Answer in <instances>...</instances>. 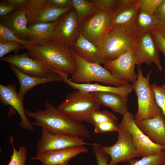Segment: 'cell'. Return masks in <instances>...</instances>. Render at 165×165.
<instances>
[{"label":"cell","mask_w":165,"mask_h":165,"mask_svg":"<svg viewBox=\"0 0 165 165\" xmlns=\"http://www.w3.org/2000/svg\"><path fill=\"white\" fill-rule=\"evenodd\" d=\"M163 0H137L140 9L153 15Z\"/></svg>","instance_id":"obj_34"},{"label":"cell","mask_w":165,"mask_h":165,"mask_svg":"<svg viewBox=\"0 0 165 165\" xmlns=\"http://www.w3.org/2000/svg\"><path fill=\"white\" fill-rule=\"evenodd\" d=\"M135 122L153 142L163 146L165 145V117L162 112L152 119Z\"/></svg>","instance_id":"obj_18"},{"label":"cell","mask_w":165,"mask_h":165,"mask_svg":"<svg viewBox=\"0 0 165 165\" xmlns=\"http://www.w3.org/2000/svg\"><path fill=\"white\" fill-rule=\"evenodd\" d=\"M9 142L13 148V152L11 156L10 161L7 165H26L27 150L26 147L20 145L18 150L15 148L14 144V138L10 136Z\"/></svg>","instance_id":"obj_28"},{"label":"cell","mask_w":165,"mask_h":165,"mask_svg":"<svg viewBox=\"0 0 165 165\" xmlns=\"http://www.w3.org/2000/svg\"><path fill=\"white\" fill-rule=\"evenodd\" d=\"M25 112L27 117L35 120L31 122L33 126L45 128L53 134L90 138L86 126L59 110L47 100L44 109L34 112L25 109Z\"/></svg>","instance_id":"obj_1"},{"label":"cell","mask_w":165,"mask_h":165,"mask_svg":"<svg viewBox=\"0 0 165 165\" xmlns=\"http://www.w3.org/2000/svg\"><path fill=\"white\" fill-rule=\"evenodd\" d=\"M6 4L18 8L24 7L27 4L28 0H3Z\"/></svg>","instance_id":"obj_42"},{"label":"cell","mask_w":165,"mask_h":165,"mask_svg":"<svg viewBox=\"0 0 165 165\" xmlns=\"http://www.w3.org/2000/svg\"><path fill=\"white\" fill-rule=\"evenodd\" d=\"M118 139L112 146L100 145L101 150L111 158L108 165H116L120 162H130L137 157L142 156L137 150L130 133L121 124L119 125Z\"/></svg>","instance_id":"obj_7"},{"label":"cell","mask_w":165,"mask_h":165,"mask_svg":"<svg viewBox=\"0 0 165 165\" xmlns=\"http://www.w3.org/2000/svg\"><path fill=\"white\" fill-rule=\"evenodd\" d=\"M23 45L17 42L0 41V58L11 52L14 51L16 53L23 49Z\"/></svg>","instance_id":"obj_35"},{"label":"cell","mask_w":165,"mask_h":165,"mask_svg":"<svg viewBox=\"0 0 165 165\" xmlns=\"http://www.w3.org/2000/svg\"><path fill=\"white\" fill-rule=\"evenodd\" d=\"M19 8L17 7L6 4L3 0L0 1V18L13 13L16 11Z\"/></svg>","instance_id":"obj_40"},{"label":"cell","mask_w":165,"mask_h":165,"mask_svg":"<svg viewBox=\"0 0 165 165\" xmlns=\"http://www.w3.org/2000/svg\"><path fill=\"white\" fill-rule=\"evenodd\" d=\"M0 101L4 105L11 107L19 115L21 121L19 126L23 129L31 132L34 130L31 122L26 116L24 107V98L20 97L16 91V85H0Z\"/></svg>","instance_id":"obj_16"},{"label":"cell","mask_w":165,"mask_h":165,"mask_svg":"<svg viewBox=\"0 0 165 165\" xmlns=\"http://www.w3.org/2000/svg\"><path fill=\"white\" fill-rule=\"evenodd\" d=\"M140 9L137 0L136 3L132 5L117 9L113 13L114 19L112 28H120L134 36L135 20Z\"/></svg>","instance_id":"obj_20"},{"label":"cell","mask_w":165,"mask_h":165,"mask_svg":"<svg viewBox=\"0 0 165 165\" xmlns=\"http://www.w3.org/2000/svg\"><path fill=\"white\" fill-rule=\"evenodd\" d=\"M138 77L132 85L137 96L138 111L134 117V120L139 121L152 119L162 112L156 104L154 95L150 84L152 72L149 71L144 77L140 65L138 66Z\"/></svg>","instance_id":"obj_5"},{"label":"cell","mask_w":165,"mask_h":165,"mask_svg":"<svg viewBox=\"0 0 165 165\" xmlns=\"http://www.w3.org/2000/svg\"><path fill=\"white\" fill-rule=\"evenodd\" d=\"M100 145L99 143H96L92 145L93 150L96 156L97 165H108V155L101 150Z\"/></svg>","instance_id":"obj_38"},{"label":"cell","mask_w":165,"mask_h":165,"mask_svg":"<svg viewBox=\"0 0 165 165\" xmlns=\"http://www.w3.org/2000/svg\"><path fill=\"white\" fill-rule=\"evenodd\" d=\"M69 161H70V160L68 161H67V162H65L64 163H61V164H56V165H67Z\"/></svg>","instance_id":"obj_43"},{"label":"cell","mask_w":165,"mask_h":165,"mask_svg":"<svg viewBox=\"0 0 165 165\" xmlns=\"http://www.w3.org/2000/svg\"><path fill=\"white\" fill-rule=\"evenodd\" d=\"M79 24L78 17L73 8L59 18L54 37L71 47L79 36Z\"/></svg>","instance_id":"obj_15"},{"label":"cell","mask_w":165,"mask_h":165,"mask_svg":"<svg viewBox=\"0 0 165 165\" xmlns=\"http://www.w3.org/2000/svg\"><path fill=\"white\" fill-rule=\"evenodd\" d=\"M159 25V22L153 15H151L140 9L135 20L134 36L148 30H156Z\"/></svg>","instance_id":"obj_26"},{"label":"cell","mask_w":165,"mask_h":165,"mask_svg":"<svg viewBox=\"0 0 165 165\" xmlns=\"http://www.w3.org/2000/svg\"><path fill=\"white\" fill-rule=\"evenodd\" d=\"M161 86L164 89H165V82L163 84L161 85Z\"/></svg>","instance_id":"obj_44"},{"label":"cell","mask_w":165,"mask_h":165,"mask_svg":"<svg viewBox=\"0 0 165 165\" xmlns=\"http://www.w3.org/2000/svg\"><path fill=\"white\" fill-rule=\"evenodd\" d=\"M92 93L101 105L112 109L123 116L129 111L127 106V98L124 97L114 93L108 92H95Z\"/></svg>","instance_id":"obj_25"},{"label":"cell","mask_w":165,"mask_h":165,"mask_svg":"<svg viewBox=\"0 0 165 165\" xmlns=\"http://www.w3.org/2000/svg\"><path fill=\"white\" fill-rule=\"evenodd\" d=\"M151 31L155 43L159 51L163 53L165 60V38L156 30Z\"/></svg>","instance_id":"obj_39"},{"label":"cell","mask_w":165,"mask_h":165,"mask_svg":"<svg viewBox=\"0 0 165 165\" xmlns=\"http://www.w3.org/2000/svg\"><path fill=\"white\" fill-rule=\"evenodd\" d=\"M101 105L92 93L76 90L67 94L57 108L76 121L90 124L92 113Z\"/></svg>","instance_id":"obj_3"},{"label":"cell","mask_w":165,"mask_h":165,"mask_svg":"<svg viewBox=\"0 0 165 165\" xmlns=\"http://www.w3.org/2000/svg\"><path fill=\"white\" fill-rule=\"evenodd\" d=\"M70 47L86 61L103 65L106 63L102 48L86 39L80 33L76 41Z\"/></svg>","instance_id":"obj_19"},{"label":"cell","mask_w":165,"mask_h":165,"mask_svg":"<svg viewBox=\"0 0 165 165\" xmlns=\"http://www.w3.org/2000/svg\"><path fill=\"white\" fill-rule=\"evenodd\" d=\"M62 81L73 88L86 92H108L118 94L123 97L127 98L133 90L130 84L119 87L103 85L97 83H75L68 79V77L64 74H61Z\"/></svg>","instance_id":"obj_21"},{"label":"cell","mask_w":165,"mask_h":165,"mask_svg":"<svg viewBox=\"0 0 165 165\" xmlns=\"http://www.w3.org/2000/svg\"><path fill=\"white\" fill-rule=\"evenodd\" d=\"M113 13L97 9L79 21L80 34L86 39L101 48L107 34L112 27Z\"/></svg>","instance_id":"obj_6"},{"label":"cell","mask_w":165,"mask_h":165,"mask_svg":"<svg viewBox=\"0 0 165 165\" xmlns=\"http://www.w3.org/2000/svg\"><path fill=\"white\" fill-rule=\"evenodd\" d=\"M118 118L112 113L106 111H96L91 116L90 124L94 126L102 123L108 122H117Z\"/></svg>","instance_id":"obj_30"},{"label":"cell","mask_w":165,"mask_h":165,"mask_svg":"<svg viewBox=\"0 0 165 165\" xmlns=\"http://www.w3.org/2000/svg\"><path fill=\"white\" fill-rule=\"evenodd\" d=\"M58 20L27 25L28 32L25 40L35 44L42 45L53 39L55 38L53 33Z\"/></svg>","instance_id":"obj_24"},{"label":"cell","mask_w":165,"mask_h":165,"mask_svg":"<svg viewBox=\"0 0 165 165\" xmlns=\"http://www.w3.org/2000/svg\"><path fill=\"white\" fill-rule=\"evenodd\" d=\"M88 151L84 145L76 146L63 149L37 152L31 160H38L43 165L58 164L64 163L76 156Z\"/></svg>","instance_id":"obj_17"},{"label":"cell","mask_w":165,"mask_h":165,"mask_svg":"<svg viewBox=\"0 0 165 165\" xmlns=\"http://www.w3.org/2000/svg\"><path fill=\"white\" fill-rule=\"evenodd\" d=\"M164 146V147H165V145Z\"/></svg>","instance_id":"obj_45"},{"label":"cell","mask_w":165,"mask_h":165,"mask_svg":"<svg viewBox=\"0 0 165 165\" xmlns=\"http://www.w3.org/2000/svg\"><path fill=\"white\" fill-rule=\"evenodd\" d=\"M96 9L113 13L118 6V0H89Z\"/></svg>","instance_id":"obj_32"},{"label":"cell","mask_w":165,"mask_h":165,"mask_svg":"<svg viewBox=\"0 0 165 165\" xmlns=\"http://www.w3.org/2000/svg\"><path fill=\"white\" fill-rule=\"evenodd\" d=\"M11 70L16 76L20 84L19 95L24 97L25 94L30 89L41 84L54 81H62L61 77L56 73L46 77H35L25 74L14 65L9 64Z\"/></svg>","instance_id":"obj_23"},{"label":"cell","mask_w":165,"mask_h":165,"mask_svg":"<svg viewBox=\"0 0 165 165\" xmlns=\"http://www.w3.org/2000/svg\"><path fill=\"white\" fill-rule=\"evenodd\" d=\"M120 124L130 133L137 150L143 157L158 154L165 150L164 146L153 142L140 130L129 112L123 116Z\"/></svg>","instance_id":"obj_9"},{"label":"cell","mask_w":165,"mask_h":165,"mask_svg":"<svg viewBox=\"0 0 165 165\" xmlns=\"http://www.w3.org/2000/svg\"><path fill=\"white\" fill-rule=\"evenodd\" d=\"M153 92L155 101L165 117V89L158 85L156 83L151 85Z\"/></svg>","instance_id":"obj_33"},{"label":"cell","mask_w":165,"mask_h":165,"mask_svg":"<svg viewBox=\"0 0 165 165\" xmlns=\"http://www.w3.org/2000/svg\"><path fill=\"white\" fill-rule=\"evenodd\" d=\"M49 3L54 6L61 9L73 7L72 0H47Z\"/></svg>","instance_id":"obj_41"},{"label":"cell","mask_w":165,"mask_h":165,"mask_svg":"<svg viewBox=\"0 0 165 165\" xmlns=\"http://www.w3.org/2000/svg\"><path fill=\"white\" fill-rule=\"evenodd\" d=\"M41 131V138L36 143L38 153L74 146L92 145L94 144L86 142L84 141V138H82L53 134L43 127Z\"/></svg>","instance_id":"obj_13"},{"label":"cell","mask_w":165,"mask_h":165,"mask_svg":"<svg viewBox=\"0 0 165 165\" xmlns=\"http://www.w3.org/2000/svg\"><path fill=\"white\" fill-rule=\"evenodd\" d=\"M133 48L136 64L140 66L145 63L150 65L153 63L160 71H163L160 51L154 40L150 30L145 31L135 36Z\"/></svg>","instance_id":"obj_10"},{"label":"cell","mask_w":165,"mask_h":165,"mask_svg":"<svg viewBox=\"0 0 165 165\" xmlns=\"http://www.w3.org/2000/svg\"><path fill=\"white\" fill-rule=\"evenodd\" d=\"M2 61L13 64L24 73L35 77H46L56 73L43 62L30 57L26 52L3 57Z\"/></svg>","instance_id":"obj_12"},{"label":"cell","mask_w":165,"mask_h":165,"mask_svg":"<svg viewBox=\"0 0 165 165\" xmlns=\"http://www.w3.org/2000/svg\"><path fill=\"white\" fill-rule=\"evenodd\" d=\"M24 7L26 12L27 25L56 21L73 8H58L51 5L47 0H29Z\"/></svg>","instance_id":"obj_8"},{"label":"cell","mask_w":165,"mask_h":165,"mask_svg":"<svg viewBox=\"0 0 165 165\" xmlns=\"http://www.w3.org/2000/svg\"><path fill=\"white\" fill-rule=\"evenodd\" d=\"M75 58L76 68L71 76V80L75 83H90L95 81L119 87L130 84L129 82L116 77L107 68L101 64L83 59L70 47Z\"/></svg>","instance_id":"obj_4"},{"label":"cell","mask_w":165,"mask_h":165,"mask_svg":"<svg viewBox=\"0 0 165 165\" xmlns=\"http://www.w3.org/2000/svg\"><path fill=\"white\" fill-rule=\"evenodd\" d=\"M154 15L159 22V25L156 30L165 38V0L159 6Z\"/></svg>","instance_id":"obj_36"},{"label":"cell","mask_w":165,"mask_h":165,"mask_svg":"<svg viewBox=\"0 0 165 165\" xmlns=\"http://www.w3.org/2000/svg\"><path fill=\"white\" fill-rule=\"evenodd\" d=\"M24 49L30 57L43 62L58 74L69 77L76 71V62L70 47L55 38L42 45L32 44Z\"/></svg>","instance_id":"obj_2"},{"label":"cell","mask_w":165,"mask_h":165,"mask_svg":"<svg viewBox=\"0 0 165 165\" xmlns=\"http://www.w3.org/2000/svg\"><path fill=\"white\" fill-rule=\"evenodd\" d=\"M135 64L133 46L117 58L106 62L104 66L118 79L133 83L138 77L135 71Z\"/></svg>","instance_id":"obj_14"},{"label":"cell","mask_w":165,"mask_h":165,"mask_svg":"<svg viewBox=\"0 0 165 165\" xmlns=\"http://www.w3.org/2000/svg\"><path fill=\"white\" fill-rule=\"evenodd\" d=\"M0 41H14L21 44L23 49L33 44L31 42L23 40L17 37L10 29L0 24Z\"/></svg>","instance_id":"obj_31"},{"label":"cell","mask_w":165,"mask_h":165,"mask_svg":"<svg viewBox=\"0 0 165 165\" xmlns=\"http://www.w3.org/2000/svg\"><path fill=\"white\" fill-rule=\"evenodd\" d=\"M129 165H165V150L159 153L147 156H143L139 160L133 159Z\"/></svg>","instance_id":"obj_29"},{"label":"cell","mask_w":165,"mask_h":165,"mask_svg":"<svg viewBox=\"0 0 165 165\" xmlns=\"http://www.w3.org/2000/svg\"><path fill=\"white\" fill-rule=\"evenodd\" d=\"M94 126V132L96 134L113 131L117 132L119 130L117 122H106L97 124Z\"/></svg>","instance_id":"obj_37"},{"label":"cell","mask_w":165,"mask_h":165,"mask_svg":"<svg viewBox=\"0 0 165 165\" xmlns=\"http://www.w3.org/2000/svg\"><path fill=\"white\" fill-rule=\"evenodd\" d=\"M26 11L24 7L13 13L0 18V24L11 30L17 37L25 40L28 32Z\"/></svg>","instance_id":"obj_22"},{"label":"cell","mask_w":165,"mask_h":165,"mask_svg":"<svg viewBox=\"0 0 165 165\" xmlns=\"http://www.w3.org/2000/svg\"><path fill=\"white\" fill-rule=\"evenodd\" d=\"M72 2L79 21L85 19L96 9L89 0H72Z\"/></svg>","instance_id":"obj_27"},{"label":"cell","mask_w":165,"mask_h":165,"mask_svg":"<svg viewBox=\"0 0 165 165\" xmlns=\"http://www.w3.org/2000/svg\"><path fill=\"white\" fill-rule=\"evenodd\" d=\"M135 36L121 29L112 28L106 36L102 49L106 62L113 60L133 46Z\"/></svg>","instance_id":"obj_11"}]
</instances>
